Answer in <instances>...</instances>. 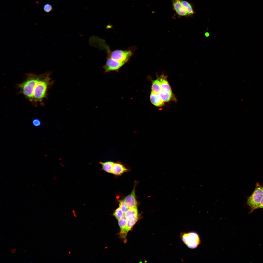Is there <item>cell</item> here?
<instances>
[{
	"label": "cell",
	"instance_id": "1",
	"mask_svg": "<svg viewBox=\"0 0 263 263\" xmlns=\"http://www.w3.org/2000/svg\"><path fill=\"white\" fill-rule=\"evenodd\" d=\"M50 72L43 74L41 78L37 82L33 90L31 102L34 103L41 102L47 97L48 90L53 82L50 77Z\"/></svg>",
	"mask_w": 263,
	"mask_h": 263
},
{
	"label": "cell",
	"instance_id": "2",
	"mask_svg": "<svg viewBox=\"0 0 263 263\" xmlns=\"http://www.w3.org/2000/svg\"><path fill=\"white\" fill-rule=\"evenodd\" d=\"M101 45L107 53L106 58L125 64L128 62L133 54L132 49L127 50L117 49L112 51L103 40H101Z\"/></svg>",
	"mask_w": 263,
	"mask_h": 263
},
{
	"label": "cell",
	"instance_id": "3",
	"mask_svg": "<svg viewBox=\"0 0 263 263\" xmlns=\"http://www.w3.org/2000/svg\"><path fill=\"white\" fill-rule=\"evenodd\" d=\"M42 75L43 74L36 75L31 73L27 74L25 80L17 85L18 88L21 93L30 101L32 99L34 87Z\"/></svg>",
	"mask_w": 263,
	"mask_h": 263
},
{
	"label": "cell",
	"instance_id": "4",
	"mask_svg": "<svg viewBox=\"0 0 263 263\" xmlns=\"http://www.w3.org/2000/svg\"><path fill=\"white\" fill-rule=\"evenodd\" d=\"M263 196V186L257 183L254 190L247 200V203L250 207L251 212L258 208Z\"/></svg>",
	"mask_w": 263,
	"mask_h": 263
},
{
	"label": "cell",
	"instance_id": "5",
	"mask_svg": "<svg viewBox=\"0 0 263 263\" xmlns=\"http://www.w3.org/2000/svg\"><path fill=\"white\" fill-rule=\"evenodd\" d=\"M180 237L185 244L191 249L197 248L201 243L198 235L195 232H181L180 234Z\"/></svg>",
	"mask_w": 263,
	"mask_h": 263
},
{
	"label": "cell",
	"instance_id": "6",
	"mask_svg": "<svg viewBox=\"0 0 263 263\" xmlns=\"http://www.w3.org/2000/svg\"><path fill=\"white\" fill-rule=\"evenodd\" d=\"M173 9L178 17H188L187 11L181 2V0H171Z\"/></svg>",
	"mask_w": 263,
	"mask_h": 263
},
{
	"label": "cell",
	"instance_id": "7",
	"mask_svg": "<svg viewBox=\"0 0 263 263\" xmlns=\"http://www.w3.org/2000/svg\"><path fill=\"white\" fill-rule=\"evenodd\" d=\"M135 183L133 190L131 193L124 198V201L129 208L137 207V202L135 196V190L136 185Z\"/></svg>",
	"mask_w": 263,
	"mask_h": 263
},
{
	"label": "cell",
	"instance_id": "8",
	"mask_svg": "<svg viewBox=\"0 0 263 263\" xmlns=\"http://www.w3.org/2000/svg\"><path fill=\"white\" fill-rule=\"evenodd\" d=\"M128 170V169L121 162H114L112 167L111 173L116 175H120Z\"/></svg>",
	"mask_w": 263,
	"mask_h": 263
},
{
	"label": "cell",
	"instance_id": "9",
	"mask_svg": "<svg viewBox=\"0 0 263 263\" xmlns=\"http://www.w3.org/2000/svg\"><path fill=\"white\" fill-rule=\"evenodd\" d=\"M150 98L152 104L156 106L161 107L164 105V102L160 98L159 94L151 91Z\"/></svg>",
	"mask_w": 263,
	"mask_h": 263
},
{
	"label": "cell",
	"instance_id": "10",
	"mask_svg": "<svg viewBox=\"0 0 263 263\" xmlns=\"http://www.w3.org/2000/svg\"><path fill=\"white\" fill-rule=\"evenodd\" d=\"M127 220H131L138 218V211L137 207L129 208L124 214Z\"/></svg>",
	"mask_w": 263,
	"mask_h": 263
},
{
	"label": "cell",
	"instance_id": "11",
	"mask_svg": "<svg viewBox=\"0 0 263 263\" xmlns=\"http://www.w3.org/2000/svg\"><path fill=\"white\" fill-rule=\"evenodd\" d=\"M181 2L185 8L188 17L192 16L195 13L192 5L189 2L184 0H181Z\"/></svg>",
	"mask_w": 263,
	"mask_h": 263
},
{
	"label": "cell",
	"instance_id": "12",
	"mask_svg": "<svg viewBox=\"0 0 263 263\" xmlns=\"http://www.w3.org/2000/svg\"><path fill=\"white\" fill-rule=\"evenodd\" d=\"M160 78L162 89L165 92H172L171 87L165 77L164 75H162L161 76Z\"/></svg>",
	"mask_w": 263,
	"mask_h": 263
},
{
	"label": "cell",
	"instance_id": "13",
	"mask_svg": "<svg viewBox=\"0 0 263 263\" xmlns=\"http://www.w3.org/2000/svg\"><path fill=\"white\" fill-rule=\"evenodd\" d=\"M159 94L160 98L164 102L169 101L171 100L172 97V92H165L162 89L160 92Z\"/></svg>",
	"mask_w": 263,
	"mask_h": 263
},
{
	"label": "cell",
	"instance_id": "14",
	"mask_svg": "<svg viewBox=\"0 0 263 263\" xmlns=\"http://www.w3.org/2000/svg\"><path fill=\"white\" fill-rule=\"evenodd\" d=\"M152 91L153 92L159 94L162 90L161 85L160 78L157 79L153 81L152 83L151 86Z\"/></svg>",
	"mask_w": 263,
	"mask_h": 263
},
{
	"label": "cell",
	"instance_id": "15",
	"mask_svg": "<svg viewBox=\"0 0 263 263\" xmlns=\"http://www.w3.org/2000/svg\"><path fill=\"white\" fill-rule=\"evenodd\" d=\"M114 162L111 161L105 162H100L99 163L102 166V170L108 173H111L113 165Z\"/></svg>",
	"mask_w": 263,
	"mask_h": 263
},
{
	"label": "cell",
	"instance_id": "16",
	"mask_svg": "<svg viewBox=\"0 0 263 263\" xmlns=\"http://www.w3.org/2000/svg\"><path fill=\"white\" fill-rule=\"evenodd\" d=\"M118 224L120 229V232H128L126 229L127 219L124 216L118 220Z\"/></svg>",
	"mask_w": 263,
	"mask_h": 263
},
{
	"label": "cell",
	"instance_id": "17",
	"mask_svg": "<svg viewBox=\"0 0 263 263\" xmlns=\"http://www.w3.org/2000/svg\"><path fill=\"white\" fill-rule=\"evenodd\" d=\"M113 215L117 219L119 220L124 216V213L119 207L115 210Z\"/></svg>",
	"mask_w": 263,
	"mask_h": 263
},
{
	"label": "cell",
	"instance_id": "18",
	"mask_svg": "<svg viewBox=\"0 0 263 263\" xmlns=\"http://www.w3.org/2000/svg\"><path fill=\"white\" fill-rule=\"evenodd\" d=\"M119 208L124 214L129 209V208L124 200L119 201Z\"/></svg>",
	"mask_w": 263,
	"mask_h": 263
},
{
	"label": "cell",
	"instance_id": "19",
	"mask_svg": "<svg viewBox=\"0 0 263 263\" xmlns=\"http://www.w3.org/2000/svg\"><path fill=\"white\" fill-rule=\"evenodd\" d=\"M137 218L131 220H127L126 229L128 231L137 222Z\"/></svg>",
	"mask_w": 263,
	"mask_h": 263
},
{
	"label": "cell",
	"instance_id": "20",
	"mask_svg": "<svg viewBox=\"0 0 263 263\" xmlns=\"http://www.w3.org/2000/svg\"><path fill=\"white\" fill-rule=\"evenodd\" d=\"M43 9L46 13H49L52 10L53 7L51 4L49 3H47L45 4L43 7Z\"/></svg>",
	"mask_w": 263,
	"mask_h": 263
},
{
	"label": "cell",
	"instance_id": "21",
	"mask_svg": "<svg viewBox=\"0 0 263 263\" xmlns=\"http://www.w3.org/2000/svg\"><path fill=\"white\" fill-rule=\"evenodd\" d=\"M32 123L34 126L36 127L40 126L41 124L40 120L38 119L35 118L33 120Z\"/></svg>",
	"mask_w": 263,
	"mask_h": 263
},
{
	"label": "cell",
	"instance_id": "22",
	"mask_svg": "<svg viewBox=\"0 0 263 263\" xmlns=\"http://www.w3.org/2000/svg\"><path fill=\"white\" fill-rule=\"evenodd\" d=\"M258 208H263V196L259 204Z\"/></svg>",
	"mask_w": 263,
	"mask_h": 263
}]
</instances>
